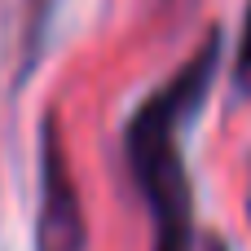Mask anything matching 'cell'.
Returning a JSON list of instances; mask_svg holds the SVG:
<instances>
[{
    "label": "cell",
    "mask_w": 251,
    "mask_h": 251,
    "mask_svg": "<svg viewBox=\"0 0 251 251\" xmlns=\"http://www.w3.org/2000/svg\"><path fill=\"white\" fill-rule=\"evenodd\" d=\"M221 66V31L212 26L199 53L163 84L154 88L124 128V150L132 181L150 207L154 251H194V190L185 172L181 128L199 115L212 79Z\"/></svg>",
    "instance_id": "6da1fadb"
},
{
    "label": "cell",
    "mask_w": 251,
    "mask_h": 251,
    "mask_svg": "<svg viewBox=\"0 0 251 251\" xmlns=\"http://www.w3.org/2000/svg\"><path fill=\"white\" fill-rule=\"evenodd\" d=\"M88 225L84 203L71 176L66 146L57 137L53 115L40 124V212H35V251H84Z\"/></svg>",
    "instance_id": "7a4b0ae2"
},
{
    "label": "cell",
    "mask_w": 251,
    "mask_h": 251,
    "mask_svg": "<svg viewBox=\"0 0 251 251\" xmlns=\"http://www.w3.org/2000/svg\"><path fill=\"white\" fill-rule=\"evenodd\" d=\"M234 84L251 88V0L243 13V35H238V62H234Z\"/></svg>",
    "instance_id": "3957f363"
},
{
    "label": "cell",
    "mask_w": 251,
    "mask_h": 251,
    "mask_svg": "<svg viewBox=\"0 0 251 251\" xmlns=\"http://www.w3.org/2000/svg\"><path fill=\"white\" fill-rule=\"evenodd\" d=\"M207 251H225V243H221V238H212V243H207Z\"/></svg>",
    "instance_id": "277c9868"
}]
</instances>
